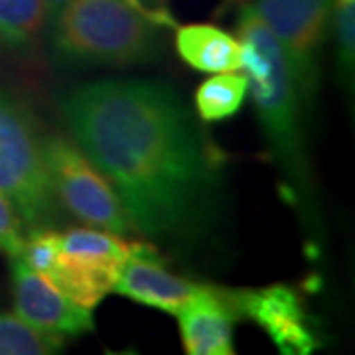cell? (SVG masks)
Listing matches in <instances>:
<instances>
[{
  "instance_id": "5bb4252c",
  "label": "cell",
  "mask_w": 355,
  "mask_h": 355,
  "mask_svg": "<svg viewBox=\"0 0 355 355\" xmlns=\"http://www.w3.org/2000/svg\"><path fill=\"white\" fill-rule=\"evenodd\" d=\"M249 91V79L239 73H217L196 91V109L203 123H219L239 113Z\"/></svg>"
},
{
  "instance_id": "8fae6325",
  "label": "cell",
  "mask_w": 355,
  "mask_h": 355,
  "mask_svg": "<svg viewBox=\"0 0 355 355\" xmlns=\"http://www.w3.org/2000/svg\"><path fill=\"white\" fill-rule=\"evenodd\" d=\"M186 354L233 355V326L239 318L235 291L203 284L188 304L176 314Z\"/></svg>"
},
{
  "instance_id": "277c9868",
  "label": "cell",
  "mask_w": 355,
  "mask_h": 355,
  "mask_svg": "<svg viewBox=\"0 0 355 355\" xmlns=\"http://www.w3.org/2000/svg\"><path fill=\"white\" fill-rule=\"evenodd\" d=\"M0 191L32 227H58L64 211L51 190L44 135L30 107L0 87Z\"/></svg>"
},
{
  "instance_id": "7c38bea8",
  "label": "cell",
  "mask_w": 355,
  "mask_h": 355,
  "mask_svg": "<svg viewBox=\"0 0 355 355\" xmlns=\"http://www.w3.org/2000/svg\"><path fill=\"white\" fill-rule=\"evenodd\" d=\"M176 50L186 64L203 73L237 71L243 65L241 42L214 24L180 26Z\"/></svg>"
},
{
  "instance_id": "8992f818",
  "label": "cell",
  "mask_w": 355,
  "mask_h": 355,
  "mask_svg": "<svg viewBox=\"0 0 355 355\" xmlns=\"http://www.w3.org/2000/svg\"><path fill=\"white\" fill-rule=\"evenodd\" d=\"M128 257V243L95 227L69 229L51 282L79 306L93 310L113 291Z\"/></svg>"
},
{
  "instance_id": "ba28073f",
  "label": "cell",
  "mask_w": 355,
  "mask_h": 355,
  "mask_svg": "<svg viewBox=\"0 0 355 355\" xmlns=\"http://www.w3.org/2000/svg\"><path fill=\"white\" fill-rule=\"evenodd\" d=\"M239 316H247L265 331L284 355L316 352L318 336L300 294L286 284H270L254 291H235Z\"/></svg>"
},
{
  "instance_id": "ac0fdd59",
  "label": "cell",
  "mask_w": 355,
  "mask_h": 355,
  "mask_svg": "<svg viewBox=\"0 0 355 355\" xmlns=\"http://www.w3.org/2000/svg\"><path fill=\"white\" fill-rule=\"evenodd\" d=\"M22 217L14 209L10 200L0 191V253L20 257L24 247Z\"/></svg>"
},
{
  "instance_id": "e0dca14e",
  "label": "cell",
  "mask_w": 355,
  "mask_h": 355,
  "mask_svg": "<svg viewBox=\"0 0 355 355\" xmlns=\"http://www.w3.org/2000/svg\"><path fill=\"white\" fill-rule=\"evenodd\" d=\"M331 20L338 67L343 79H349L354 73L355 58V0H338Z\"/></svg>"
},
{
  "instance_id": "9a60e30c",
  "label": "cell",
  "mask_w": 355,
  "mask_h": 355,
  "mask_svg": "<svg viewBox=\"0 0 355 355\" xmlns=\"http://www.w3.org/2000/svg\"><path fill=\"white\" fill-rule=\"evenodd\" d=\"M64 345L62 336L38 330L18 314L0 312V355H53Z\"/></svg>"
},
{
  "instance_id": "6da1fadb",
  "label": "cell",
  "mask_w": 355,
  "mask_h": 355,
  "mask_svg": "<svg viewBox=\"0 0 355 355\" xmlns=\"http://www.w3.org/2000/svg\"><path fill=\"white\" fill-rule=\"evenodd\" d=\"M58 107L137 233L174 241L205 231L219 196L217 158L174 89L153 79H101L67 89Z\"/></svg>"
},
{
  "instance_id": "5b68a950",
  "label": "cell",
  "mask_w": 355,
  "mask_h": 355,
  "mask_svg": "<svg viewBox=\"0 0 355 355\" xmlns=\"http://www.w3.org/2000/svg\"><path fill=\"white\" fill-rule=\"evenodd\" d=\"M44 156L51 190L62 209L87 227L103 229L119 237L137 233L111 182L73 139L44 135Z\"/></svg>"
},
{
  "instance_id": "2e32d148",
  "label": "cell",
  "mask_w": 355,
  "mask_h": 355,
  "mask_svg": "<svg viewBox=\"0 0 355 355\" xmlns=\"http://www.w3.org/2000/svg\"><path fill=\"white\" fill-rule=\"evenodd\" d=\"M60 249H62V233H58L55 227H32L30 233L24 235V247L20 259L32 270L51 280Z\"/></svg>"
},
{
  "instance_id": "7a4b0ae2",
  "label": "cell",
  "mask_w": 355,
  "mask_h": 355,
  "mask_svg": "<svg viewBox=\"0 0 355 355\" xmlns=\"http://www.w3.org/2000/svg\"><path fill=\"white\" fill-rule=\"evenodd\" d=\"M237 32L243 65L270 158L284 176L294 202L312 207V172L302 135V99L280 42L253 4H241Z\"/></svg>"
},
{
  "instance_id": "4fadbf2b",
  "label": "cell",
  "mask_w": 355,
  "mask_h": 355,
  "mask_svg": "<svg viewBox=\"0 0 355 355\" xmlns=\"http://www.w3.org/2000/svg\"><path fill=\"white\" fill-rule=\"evenodd\" d=\"M53 0H0V48L30 53L44 38Z\"/></svg>"
},
{
  "instance_id": "52a82bcc",
  "label": "cell",
  "mask_w": 355,
  "mask_h": 355,
  "mask_svg": "<svg viewBox=\"0 0 355 355\" xmlns=\"http://www.w3.org/2000/svg\"><path fill=\"white\" fill-rule=\"evenodd\" d=\"M253 6L286 53L300 99L312 107L320 51L331 20V0H254Z\"/></svg>"
},
{
  "instance_id": "3957f363",
  "label": "cell",
  "mask_w": 355,
  "mask_h": 355,
  "mask_svg": "<svg viewBox=\"0 0 355 355\" xmlns=\"http://www.w3.org/2000/svg\"><path fill=\"white\" fill-rule=\"evenodd\" d=\"M158 26L128 0H53L46 42L65 69L130 67L156 58Z\"/></svg>"
},
{
  "instance_id": "9c48e42d",
  "label": "cell",
  "mask_w": 355,
  "mask_h": 355,
  "mask_svg": "<svg viewBox=\"0 0 355 355\" xmlns=\"http://www.w3.org/2000/svg\"><path fill=\"white\" fill-rule=\"evenodd\" d=\"M10 280L16 314L30 326L62 338L95 330L91 310L73 302L20 257H10Z\"/></svg>"
},
{
  "instance_id": "30bf717a",
  "label": "cell",
  "mask_w": 355,
  "mask_h": 355,
  "mask_svg": "<svg viewBox=\"0 0 355 355\" xmlns=\"http://www.w3.org/2000/svg\"><path fill=\"white\" fill-rule=\"evenodd\" d=\"M202 288L203 284L170 272L150 243L132 241L128 243V257L113 291L132 302L176 316Z\"/></svg>"
}]
</instances>
